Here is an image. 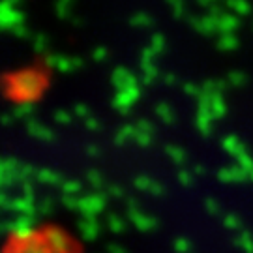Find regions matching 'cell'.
Returning <instances> with one entry per match:
<instances>
[{"label": "cell", "mask_w": 253, "mask_h": 253, "mask_svg": "<svg viewBox=\"0 0 253 253\" xmlns=\"http://www.w3.org/2000/svg\"><path fill=\"white\" fill-rule=\"evenodd\" d=\"M0 253H84L81 240L58 223H38L9 231Z\"/></svg>", "instance_id": "obj_1"}, {"label": "cell", "mask_w": 253, "mask_h": 253, "mask_svg": "<svg viewBox=\"0 0 253 253\" xmlns=\"http://www.w3.org/2000/svg\"><path fill=\"white\" fill-rule=\"evenodd\" d=\"M47 84L45 72L36 70V68H27V70H19L13 75L6 77V86L4 90L13 96V100L17 101H30L38 98Z\"/></svg>", "instance_id": "obj_2"}]
</instances>
